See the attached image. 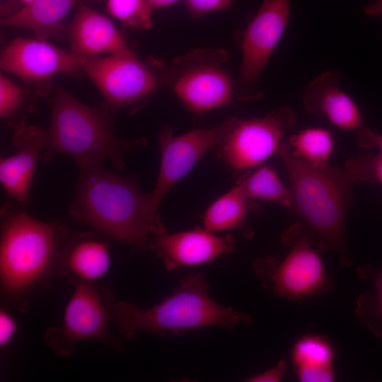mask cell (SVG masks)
<instances>
[{"label": "cell", "mask_w": 382, "mask_h": 382, "mask_svg": "<svg viewBox=\"0 0 382 382\" xmlns=\"http://www.w3.org/2000/svg\"><path fill=\"white\" fill-rule=\"evenodd\" d=\"M78 175L69 213L98 233L128 246L145 249L150 226L157 215L144 193L130 175L110 170L104 163L76 164Z\"/></svg>", "instance_id": "obj_1"}, {"label": "cell", "mask_w": 382, "mask_h": 382, "mask_svg": "<svg viewBox=\"0 0 382 382\" xmlns=\"http://www.w3.org/2000/svg\"><path fill=\"white\" fill-rule=\"evenodd\" d=\"M8 208L1 212V294L8 306L25 312L29 296L57 273L68 232L59 222L41 221Z\"/></svg>", "instance_id": "obj_2"}, {"label": "cell", "mask_w": 382, "mask_h": 382, "mask_svg": "<svg viewBox=\"0 0 382 382\" xmlns=\"http://www.w3.org/2000/svg\"><path fill=\"white\" fill-rule=\"evenodd\" d=\"M277 154L289 180L292 211L313 233L320 251L334 252L344 266H350L345 224L353 202L352 183L344 168L309 163L286 142Z\"/></svg>", "instance_id": "obj_3"}, {"label": "cell", "mask_w": 382, "mask_h": 382, "mask_svg": "<svg viewBox=\"0 0 382 382\" xmlns=\"http://www.w3.org/2000/svg\"><path fill=\"white\" fill-rule=\"evenodd\" d=\"M253 323L250 315L216 301L205 277L195 272L187 274L172 294L149 309L125 301L114 302L112 308V324L126 340L139 332L165 337L205 327L233 329Z\"/></svg>", "instance_id": "obj_4"}, {"label": "cell", "mask_w": 382, "mask_h": 382, "mask_svg": "<svg viewBox=\"0 0 382 382\" xmlns=\"http://www.w3.org/2000/svg\"><path fill=\"white\" fill-rule=\"evenodd\" d=\"M50 105L51 120L42 154L46 161L54 155L64 154L76 164L104 163L108 160L114 169L121 170L125 154L146 145L144 139L119 138L114 132L110 109L104 104L87 105L58 86L54 88Z\"/></svg>", "instance_id": "obj_5"}, {"label": "cell", "mask_w": 382, "mask_h": 382, "mask_svg": "<svg viewBox=\"0 0 382 382\" xmlns=\"http://www.w3.org/2000/svg\"><path fill=\"white\" fill-rule=\"evenodd\" d=\"M281 241L289 249L282 260L266 255L253 264L260 284L278 297L294 301L325 293L331 279L308 227L301 221L294 223L282 233Z\"/></svg>", "instance_id": "obj_6"}, {"label": "cell", "mask_w": 382, "mask_h": 382, "mask_svg": "<svg viewBox=\"0 0 382 382\" xmlns=\"http://www.w3.org/2000/svg\"><path fill=\"white\" fill-rule=\"evenodd\" d=\"M228 57L221 48L193 49L173 60L166 84L192 114L228 105L235 98Z\"/></svg>", "instance_id": "obj_7"}, {"label": "cell", "mask_w": 382, "mask_h": 382, "mask_svg": "<svg viewBox=\"0 0 382 382\" xmlns=\"http://www.w3.org/2000/svg\"><path fill=\"white\" fill-rule=\"evenodd\" d=\"M64 311L62 323L49 328L43 342L59 357L75 350L76 343L95 340L121 350L122 339L110 329L114 297L111 289L95 282H79Z\"/></svg>", "instance_id": "obj_8"}, {"label": "cell", "mask_w": 382, "mask_h": 382, "mask_svg": "<svg viewBox=\"0 0 382 382\" xmlns=\"http://www.w3.org/2000/svg\"><path fill=\"white\" fill-rule=\"evenodd\" d=\"M162 60L139 58L132 50L86 60L83 72L92 81L110 109L134 111L166 83Z\"/></svg>", "instance_id": "obj_9"}, {"label": "cell", "mask_w": 382, "mask_h": 382, "mask_svg": "<svg viewBox=\"0 0 382 382\" xmlns=\"http://www.w3.org/2000/svg\"><path fill=\"white\" fill-rule=\"evenodd\" d=\"M289 0H264L246 29L241 48L242 61L234 80V96L241 100L262 96L257 79L266 66L286 28Z\"/></svg>", "instance_id": "obj_10"}, {"label": "cell", "mask_w": 382, "mask_h": 382, "mask_svg": "<svg viewBox=\"0 0 382 382\" xmlns=\"http://www.w3.org/2000/svg\"><path fill=\"white\" fill-rule=\"evenodd\" d=\"M237 117H229L220 125L207 129H192L174 136L168 127L161 129L158 141L161 151L158 175L151 195V207L154 214L170 189L185 177L210 149L226 138Z\"/></svg>", "instance_id": "obj_11"}, {"label": "cell", "mask_w": 382, "mask_h": 382, "mask_svg": "<svg viewBox=\"0 0 382 382\" xmlns=\"http://www.w3.org/2000/svg\"><path fill=\"white\" fill-rule=\"evenodd\" d=\"M296 120L292 109L280 108L265 116L239 120L219 144L221 156L235 170L255 167L277 153L285 131Z\"/></svg>", "instance_id": "obj_12"}, {"label": "cell", "mask_w": 382, "mask_h": 382, "mask_svg": "<svg viewBox=\"0 0 382 382\" xmlns=\"http://www.w3.org/2000/svg\"><path fill=\"white\" fill-rule=\"evenodd\" d=\"M147 242L169 272L212 263L232 253L236 245L231 235L219 236L203 227L171 233L158 214L149 230Z\"/></svg>", "instance_id": "obj_13"}, {"label": "cell", "mask_w": 382, "mask_h": 382, "mask_svg": "<svg viewBox=\"0 0 382 382\" xmlns=\"http://www.w3.org/2000/svg\"><path fill=\"white\" fill-rule=\"evenodd\" d=\"M85 62L47 40L18 37L4 49L0 64L2 70L25 81L38 83L61 73L83 72Z\"/></svg>", "instance_id": "obj_14"}, {"label": "cell", "mask_w": 382, "mask_h": 382, "mask_svg": "<svg viewBox=\"0 0 382 382\" xmlns=\"http://www.w3.org/2000/svg\"><path fill=\"white\" fill-rule=\"evenodd\" d=\"M14 129L12 141L16 151L0 161V183L4 191L18 204L30 199L32 179L46 145L47 131L38 126L21 124Z\"/></svg>", "instance_id": "obj_15"}, {"label": "cell", "mask_w": 382, "mask_h": 382, "mask_svg": "<svg viewBox=\"0 0 382 382\" xmlns=\"http://www.w3.org/2000/svg\"><path fill=\"white\" fill-rule=\"evenodd\" d=\"M65 34L70 53L81 60L113 54L131 50L114 23L105 16L81 4Z\"/></svg>", "instance_id": "obj_16"}, {"label": "cell", "mask_w": 382, "mask_h": 382, "mask_svg": "<svg viewBox=\"0 0 382 382\" xmlns=\"http://www.w3.org/2000/svg\"><path fill=\"white\" fill-rule=\"evenodd\" d=\"M94 232L67 234L59 259L57 274L74 284L94 282L110 266L108 241Z\"/></svg>", "instance_id": "obj_17"}, {"label": "cell", "mask_w": 382, "mask_h": 382, "mask_svg": "<svg viewBox=\"0 0 382 382\" xmlns=\"http://www.w3.org/2000/svg\"><path fill=\"white\" fill-rule=\"evenodd\" d=\"M342 76L335 71H325L316 77L306 88L303 105L316 117H325L342 130L359 129L362 117L356 103L340 88Z\"/></svg>", "instance_id": "obj_18"}, {"label": "cell", "mask_w": 382, "mask_h": 382, "mask_svg": "<svg viewBox=\"0 0 382 382\" xmlns=\"http://www.w3.org/2000/svg\"><path fill=\"white\" fill-rule=\"evenodd\" d=\"M337 349L327 336L307 333L291 346L290 360L301 382H331L335 380L334 360Z\"/></svg>", "instance_id": "obj_19"}, {"label": "cell", "mask_w": 382, "mask_h": 382, "mask_svg": "<svg viewBox=\"0 0 382 382\" xmlns=\"http://www.w3.org/2000/svg\"><path fill=\"white\" fill-rule=\"evenodd\" d=\"M81 0H35L4 17L3 25L23 28L40 39L60 38L66 32L64 19Z\"/></svg>", "instance_id": "obj_20"}, {"label": "cell", "mask_w": 382, "mask_h": 382, "mask_svg": "<svg viewBox=\"0 0 382 382\" xmlns=\"http://www.w3.org/2000/svg\"><path fill=\"white\" fill-rule=\"evenodd\" d=\"M258 208L237 183L206 210L202 219L203 228L212 233L238 229L250 239L254 233L247 224V216Z\"/></svg>", "instance_id": "obj_21"}, {"label": "cell", "mask_w": 382, "mask_h": 382, "mask_svg": "<svg viewBox=\"0 0 382 382\" xmlns=\"http://www.w3.org/2000/svg\"><path fill=\"white\" fill-rule=\"evenodd\" d=\"M357 274L369 289L357 298L356 316L374 336L382 337V269L366 265L357 268Z\"/></svg>", "instance_id": "obj_22"}, {"label": "cell", "mask_w": 382, "mask_h": 382, "mask_svg": "<svg viewBox=\"0 0 382 382\" xmlns=\"http://www.w3.org/2000/svg\"><path fill=\"white\" fill-rule=\"evenodd\" d=\"M249 199H259L290 208L292 197L289 188L286 187L272 168L260 166L248 172L238 182Z\"/></svg>", "instance_id": "obj_23"}, {"label": "cell", "mask_w": 382, "mask_h": 382, "mask_svg": "<svg viewBox=\"0 0 382 382\" xmlns=\"http://www.w3.org/2000/svg\"><path fill=\"white\" fill-rule=\"evenodd\" d=\"M289 141L294 154L315 166L327 164L334 149L331 132L322 127L301 130L291 136Z\"/></svg>", "instance_id": "obj_24"}, {"label": "cell", "mask_w": 382, "mask_h": 382, "mask_svg": "<svg viewBox=\"0 0 382 382\" xmlns=\"http://www.w3.org/2000/svg\"><path fill=\"white\" fill-rule=\"evenodd\" d=\"M108 13L134 30H147L152 26L153 6L149 0H107Z\"/></svg>", "instance_id": "obj_25"}, {"label": "cell", "mask_w": 382, "mask_h": 382, "mask_svg": "<svg viewBox=\"0 0 382 382\" xmlns=\"http://www.w3.org/2000/svg\"><path fill=\"white\" fill-rule=\"evenodd\" d=\"M33 103L28 101L25 91L4 75L0 76V116L13 128L21 125L18 118L30 112ZM24 124V123H23Z\"/></svg>", "instance_id": "obj_26"}, {"label": "cell", "mask_w": 382, "mask_h": 382, "mask_svg": "<svg viewBox=\"0 0 382 382\" xmlns=\"http://www.w3.org/2000/svg\"><path fill=\"white\" fill-rule=\"evenodd\" d=\"M344 170L352 183H379L382 185V154H364L349 158Z\"/></svg>", "instance_id": "obj_27"}, {"label": "cell", "mask_w": 382, "mask_h": 382, "mask_svg": "<svg viewBox=\"0 0 382 382\" xmlns=\"http://www.w3.org/2000/svg\"><path fill=\"white\" fill-rule=\"evenodd\" d=\"M189 16L199 18L207 13L229 9L233 0H184Z\"/></svg>", "instance_id": "obj_28"}, {"label": "cell", "mask_w": 382, "mask_h": 382, "mask_svg": "<svg viewBox=\"0 0 382 382\" xmlns=\"http://www.w3.org/2000/svg\"><path fill=\"white\" fill-rule=\"evenodd\" d=\"M287 366V361L279 360L274 366L260 372L252 375L245 381L247 382H279L285 374Z\"/></svg>", "instance_id": "obj_29"}, {"label": "cell", "mask_w": 382, "mask_h": 382, "mask_svg": "<svg viewBox=\"0 0 382 382\" xmlns=\"http://www.w3.org/2000/svg\"><path fill=\"white\" fill-rule=\"evenodd\" d=\"M356 141L364 149H376L382 154V134L372 129L361 127L357 129Z\"/></svg>", "instance_id": "obj_30"}, {"label": "cell", "mask_w": 382, "mask_h": 382, "mask_svg": "<svg viewBox=\"0 0 382 382\" xmlns=\"http://www.w3.org/2000/svg\"><path fill=\"white\" fill-rule=\"evenodd\" d=\"M17 329L16 321L5 309L0 311V347L7 346L12 340Z\"/></svg>", "instance_id": "obj_31"}, {"label": "cell", "mask_w": 382, "mask_h": 382, "mask_svg": "<svg viewBox=\"0 0 382 382\" xmlns=\"http://www.w3.org/2000/svg\"><path fill=\"white\" fill-rule=\"evenodd\" d=\"M366 15L375 16L382 15V0H377L375 2L368 4L364 8Z\"/></svg>", "instance_id": "obj_32"}, {"label": "cell", "mask_w": 382, "mask_h": 382, "mask_svg": "<svg viewBox=\"0 0 382 382\" xmlns=\"http://www.w3.org/2000/svg\"><path fill=\"white\" fill-rule=\"evenodd\" d=\"M154 8H162L176 4L180 0H149Z\"/></svg>", "instance_id": "obj_33"}, {"label": "cell", "mask_w": 382, "mask_h": 382, "mask_svg": "<svg viewBox=\"0 0 382 382\" xmlns=\"http://www.w3.org/2000/svg\"><path fill=\"white\" fill-rule=\"evenodd\" d=\"M19 1L23 3L25 5H28L33 3L35 0H19Z\"/></svg>", "instance_id": "obj_34"}]
</instances>
